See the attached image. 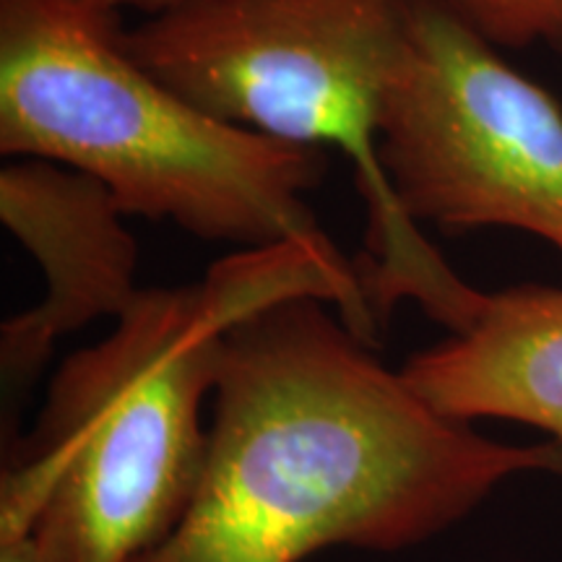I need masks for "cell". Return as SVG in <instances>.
Returning a JSON list of instances; mask_svg holds the SVG:
<instances>
[{
  "label": "cell",
  "instance_id": "obj_7",
  "mask_svg": "<svg viewBox=\"0 0 562 562\" xmlns=\"http://www.w3.org/2000/svg\"><path fill=\"white\" fill-rule=\"evenodd\" d=\"M402 375L448 417L521 422L562 442V286L487 292L467 328L417 351Z\"/></svg>",
  "mask_w": 562,
  "mask_h": 562
},
{
  "label": "cell",
  "instance_id": "obj_9",
  "mask_svg": "<svg viewBox=\"0 0 562 562\" xmlns=\"http://www.w3.org/2000/svg\"><path fill=\"white\" fill-rule=\"evenodd\" d=\"M76 3L87 5V9L110 13V16H121L123 11H138L140 16L149 19L182 3V0H76Z\"/></svg>",
  "mask_w": 562,
  "mask_h": 562
},
{
  "label": "cell",
  "instance_id": "obj_2",
  "mask_svg": "<svg viewBox=\"0 0 562 562\" xmlns=\"http://www.w3.org/2000/svg\"><path fill=\"white\" fill-rule=\"evenodd\" d=\"M294 297L328 302L375 339L357 263L336 243L248 248L195 284L140 290L115 331L55 370L32 438L3 469L0 539L34 531L50 562H136L165 542L199 487L227 334Z\"/></svg>",
  "mask_w": 562,
  "mask_h": 562
},
{
  "label": "cell",
  "instance_id": "obj_6",
  "mask_svg": "<svg viewBox=\"0 0 562 562\" xmlns=\"http://www.w3.org/2000/svg\"><path fill=\"white\" fill-rule=\"evenodd\" d=\"M125 211L100 180L37 157L0 170V220L40 263L45 294L0 328L5 409L37 381L66 336L121 318L138 297V243Z\"/></svg>",
  "mask_w": 562,
  "mask_h": 562
},
{
  "label": "cell",
  "instance_id": "obj_10",
  "mask_svg": "<svg viewBox=\"0 0 562 562\" xmlns=\"http://www.w3.org/2000/svg\"><path fill=\"white\" fill-rule=\"evenodd\" d=\"M0 562H50L34 533L0 542Z\"/></svg>",
  "mask_w": 562,
  "mask_h": 562
},
{
  "label": "cell",
  "instance_id": "obj_4",
  "mask_svg": "<svg viewBox=\"0 0 562 562\" xmlns=\"http://www.w3.org/2000/svg\"><path fill=\"white\" fill-rule=\"evenodd\" d=\"M404 0H182L125 32L159 81L209 115L261 136L336 149L368 211L357 258L378 323L414 300L456 334L487 292L467 284L427 243L381 161V121Z\"/></svg>",
  "mask_w": 562,
  "mask_h": 562
},
{
  "label": "cell",
  "instance_id": "obj_8",
  "mask_svg": "<svg viewBox=\"0 0 562 562\" xmlns=\"http://www.w3.org/2000/svg\"><path fill=\"white\" fill-rule=\"evenodd\" d=\"M490 45L562 55V0H435Z\"/></svg>",
  "mask_w": 562,
  "mask_h": 562
},
{
  "label": "cell",
  "instance_id": "obj_1",
  "mask_svg": "<svg viewBox=\"0 0 562 562\" xmlns=\"http://www.w3.org/2000/svg\"><path fill=\"white\" fill-rule=\"evenodd\" d=\"M211 398L193 501L136 562L402 552L516 476H562V442H501L438 412L315 297L273 302L237 323Z\"/></svg>",
  "mask_w": 562,
  "mask_h": 562
},
{
  "label": "cell",
  "instance_id": "obj_5",
  "mask_svg": "<svg viewBox=\"0 0 562 562\" xmlns=\"http://www.w3.org/2000/svg\"><path fill=\"white\" fill-rule=\"evenodd\" d=\"M381 161L417 224L505 227L562 256V108L435 0H404Z\"/></svg>",
  "mask_w": 562,
  "mask_h": 562
},
{
  "label": "cell",
  "instance_id": "obj_3",
  "mask_svg": "<svg viewBox=\"0 0 562 562\" xmlns=\"http://www.w3.org/2000/svg\"><path fill=\"white\" fill-rule=\"evenodd\" d=\"M0 151L87 172L128 216L201 240L334 243L305 201L328 151L195 108L133 58L121 16L76 0H0Z\"/></svg>",
  "mask_w": 562,
  "mask_h": 562
}]
</instances>
